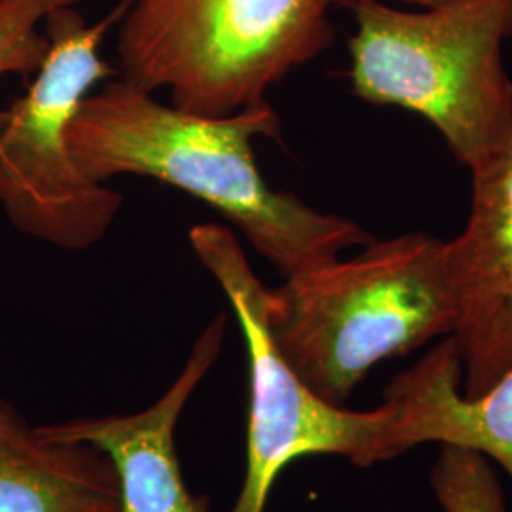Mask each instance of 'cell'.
I'll return each instance as SVG.
<instances>
[{
    "mask_svg": "<svg viewBox=\"0 0 512 512\" xmlns=\"http://www.w3.org/2000/svg\"><path fill=\"white\" fill-rule=\"evenodd\" d=\"M80 2L84 0H0V78L37 73L48 52L40 25L55 8Z\"/></svg>",
    "mask_w": 512,
    "mask_h": 512,
    "instance_id": "obj_12",
    "label": "cell"
},
{
    "mask_svg": "<svg viewBox=\"0 0 512 512\" xmlns=\"http://www.w3.org/2000/svg\"><path fill=\"white\" fill-rule=\"evenodd\" d=\"M131 2L120 0L92 25L76 6L50 12L44 19L48 52L33 84L0 109V207L19 232L59 249H90L122 209L116 190L76 164L69 128L93 86L112 74L101 44Z\"/></svg>",
    "mask_w": 512,
    "mask_h": 512,
    "instance_id": "obj_5",
    "label": "cell"
},
{
    "mask_svg": "<svg viewBox=\"0 0 512 512\" xmlns=\"http://www.w3.org/2000/svg\"><path fill=\"white\" fill-rule=\"evenodd\" d=\"M397 412L404 452L439 442L480 452L512 480V368L478 399L461 395V355L454 336L425 353L385 387Z\"/></svg>",
    "mask_w": 512,
    "mask_h": 512,
    "instance_id": "obj_9",
    "label": "cell"
},
{
    "mask_svg": "<svg viewBox=\"0 0 512 512\" xmlns=\"http://www.w3.org/2000/svg\"><path fill=\"white\" fill-rule=\"evenodd\" d=\"M330 0H133L120 21L122 78L179 109L226 116L266 99L334 38Z\"/></svg>",
    "mask_w": 512,
    "mask_h": 512,
    "instance_id": "obj_4",
    "label": "cell"
},
{
    "mask_svg": "<svg viewBox=\"0 0 512 512\" xmlns=\"http://www.w3.org/2000/svg\"><path fill=\"white\" fill-rule=\"evenodd\" d=\"M355 93L427 118L469 169L512 147V82L503 42L512 0H448L421 12L355 0Z\"/></svg>",
    "mask_w": 512,
    "mask_h": 512,
    "instance_id": "obj_3",
    "label": "cell"
},
{
    "mask_svg": "<svg viewBox=\"0 0 512 512\" xmlns=\"http://www.w3.org/2000/svg\"><path fill=\"white\" fill-rule=\"evenodd\" d=\"M471 171L469 219L444 255L461 395L478 399L512 368V147Z\"/></svg>",
    "mask_w": 512,
    "mask_h": 512,
    "instance_id": "obj_7",
    "label": "cell"
},
{
    "mask_svg": "<svg viewBox=\"0 0 512 512\" xmlns=\"http://www.w3.org/2000/svg\"><path fill=\"white\" fill-rule=\"evenodd\" d=\"M226 315H217L198 336L183 370L164 395L128 416L80 418L37 427L48 440L86 444L109 459L118 503L114 512H209V499L184 482L177 427L184 408L219 359Z\"/></svg>",
    "mask_w": 512,
    "mask_h": 512,
    "instance_id": "obj_8",
    "label": "cell"
},
{
    "mask_svg": "<svg viewBox=\"0 0 512 512\" xmlns=\"http://www.w3.org/2000/svg\"><path fill=\"white\" fill-rule=\"evenodd\" d=\"M109 459L86 444L44 439L0 401V512H114Z\"/></svg>",
    "mask_w": 512,
    "mask_h": 512,
    "instance_id": "obj_10",
    "label": "cell"
},
{
    "mask_svg": "<svg viewBox=\"0 0 512 512\" xmlns=\"http://www.w3.org/2000/svg\"><path fill=\"white\" fill-rule=\"evenodd\" d=\"M279 131L266 99L234 114L205 116L164 105L120 78L80 103L69 147L93 181L137 175L192 194L236 224L279 274L291 277L376 238L266 183L253 145L256 137H279Z\"/></svg>",
    "mask_w": 512,
    "mask_h": 512,
    "instance_id": "obj_1",
    "label": "cell"
},
{
    "mask_svg": "<svg viewBox=\"0 0 512 512\" xmlns=\"http://www.w3.org/2000/svg\"><path fill=\"white\" fill-rule=\"evenodd\" d=\"M431 486L444 512H507L492 461L475 450L442 444Z\"/></svg>",
    "mask_w": 512,
    "mask_h": 512,
    "instance_id": "obj_11",
    "label": "cell"
},
{
    "mask_svg": "<svg viewBox=\"0 0 512 512\" xmlns=\"http://www.w3.org/2000/svg\"><path fill=\"white\" fill-rule=\"evenodd\" d=\"M355 0H330V6L332 4H336V6H351ZM404 2H410V4H414V6H421V8H435V6H440V4H444V2H448V0H404Z\"/></svg>",
    "mask_w": 512,
    "mask_h": 512,
    "instance_id": "obj_13",
    "label": "cell"
},
{
    "mask_svg": "<svg viewBox=\"0 0 512 512\" xmlns=\"http://www.w3.org/2000/svg\"><path fill=\"white\" fill-rule=\"evenodd\" d=\"M444 253L446 241L403 234L285 277L266 298L275 346L319 397L344 403L372 366L454 334Z\"/></svg>",
    "mask_w": 512,
    "mask_h": 512,
    "instance_id": "obj_2",
    "label": "cell"
},
{
    "mask_svg": "<svg viewBox=\"0 0 512 512\" xmlns=\"http://www.w3.org/2000/svg\"><path fill=\"white\" fill-rule=\"evenodd\" d=\"M188 238L238 315L249 361L247 461L230 512H266L275 480L296 459L340 456L366 469L404 454L391 404L357 412L329 403L285 361L268 329V289L238 238L219 224H198Z\"/></svg>",
    "mask_w": 512,
    "mask_h": 512,
    "instance_id": "obj_6",
    "label": "cell"
}]
</instances>
